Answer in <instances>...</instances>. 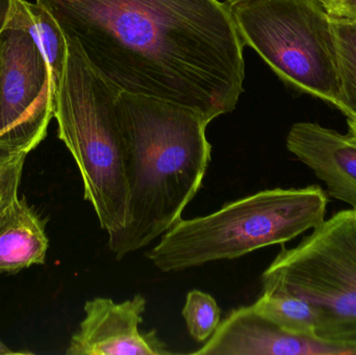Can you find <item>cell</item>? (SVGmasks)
<instances>
[{"label":"cell","instance_id":"obj_1","mask_svg":"<svg viewBox=\"0 0 356 355\" xmlns=\"http://www.w3.org/2000/svg\"><path fill=\"white\" fill-rule=\"evenodd\" d=\"M117 90L200 113L232 112L244 43L219 0H35Z\"/></svg>","mask_w":356,"mask_h":355},{"label":"cell","instance_id":"obj_2","mask_svg":"<svg viewBox=\"0 0 356 355\" xmlns=\"http://www.w3.org/2000/svg\"><path fill=\"white\" fill-rule=\"evenodd\" d=\"M117 110L125 141L129 221L108 237L120 261L181 220L198 193L211 158L209 124L192 108L121 92Z\"/></svg>","mask_w":356,"mask_h":355},{"label":"cell","instance_id":"obj_3","mask_svg":"<svg viewBox=\"0 0 356 355\" xmlns=\"http://www.w3.org/2000/svg\"><path fill=\"white\" fill-rule=\"evenodd\" d=\"M67 40L68 54L54 97L58 138L79 167L83 197L108 237L129 221L125 141L117 110L121 93Z\"/></svg>","mask_w":356,"mask_h":355},{"label":"cell","instance_id":"obj_4","mask_svg":"<svg viewBox=\"0 0 356 355\" xmlns=\"http://www.w3.org/2000/svg\"><path fill=\"white\" fill-rule=\"evenodd\" d=\"M327 204L320 185L264 190L207 216L181 219L146 256L166 273L234 260L313 231L325 221Z\"/></svg>","mask_w":356,"mask_h":355},{"label":"cell","instance_id":"obj_5","mask_svg":"<svg viewBox=\"0 0 356 355\" xmlns=\"http://www.w3.org/2000/svg\"><path fill=\"white\" fill-rule=\"evenodd\" d=\"M228 6L244 45L284 83L339 108L334 31L321 0H238Z\"/></svg>","mask_w":356,"mask_h":355},{"label":"cell","instance_id":"obj_6","mask_svg":"<svg viewBox=\"0 0 356 355\" xmlns=\"http://www.w3.org/2000/svg\"><path fill=\"white\" fill-rule=\"evenodd\" d=\"M263 292L288 294L319 314L317 339L356 331V213L341 210L296 247L282 250L261 275Z\"/></svg>","mask_w":356,"mask_h":355},{"label":"cell","instance_id":"obj_7","mask_svg":"<svg viewBox=\"0 0 356 355\" xmlns=\"http://www.w3.org/2000/svg\"><path fill=\"white\" fill-rule=\"evenodd\" d=\"M26 0H0V149L29 154L47 135L56 89Z\"/></svg>","mask_w":356,"mask_h":355},{"label":"cell","instance_id":"obj_8","mask_svg":"<svg viewBox=\"0 0 356 355\" xmlns=\"http://www.w3.org/2000/svg\"><path fill=\"white\" fill-rule=\"evenodd\" d=\"M146 299L137 294L117 304L97 297L86 302L85 318L71 338L69 355H169L156 331H140Z\"/></svg>","mask_w":356,"mask_h":355},{"label":"cell","instance_id":"obj_9","mask_svg":"<svg viewBox=\"0 0 356 355\" xmlns=\"http://www.w3.org/2000/svg\"><path fill=\"white\" fill-rule=\"evenodd\" d=\"M196 355H355L345 346L282 331L252 306L228 314Z\"/></svg>","mask_w":356,"mask_h":355},{"label":"cell","instance_id":"obj_10","mask_svg":"<svg viewBox=\"0 0 356 355\" xmlns=\"http://www.w3.org/2000/svg\"><path fill=\"white\" fill-rule=\"evenodd\" d=\"M286 143L289 151L325 183L332 198L356 208V141L349 133L315 122H297Z\"/></svg>","mask_w":356,"mask_h":355},{"label":"cell","instance_id":"obj_11","mask_svg":"<svg viewBox=\"0 0 356 355\" xmlns=\"http://www.w3.org/2000/svg\"><path fill=\"white\" fill-rule=\"evenodd\" d=\"M45 223L18 194L0 204V272H12L45 262Z\"/></svg>","mask_w":356,"mask_h":355},{"label":"cell","instance_id":"obj_12","mask_svg":"<svg viewBox=\"0 0 356 355\" xmlns=\"http://www.w3.org/2000/svg\"><path fill=\"white\" fill-rule=\"evenodd\" d=\"M252 306L282 331L297 337L317 339L319 314L305 300L288 294L263 292Z\"/></svg>","mask_w":356,"mask_h":355},{"label":"cell","instance_id":"obj_13","mask_svg":"<svg viewBox=\"0 0 356 355\" xmlns=\"http://www.w3.org/2000/svg\"><path fill=\"white\" fill-rule=\"evenodd\" d=\"M340 83L339 110L356 117V22L332 18Z\"/></svg>","mask_w":356,"mask_h":355},{"label":"cell","instance_id":"obj_14","mask_svg":"<svg viewBox=\"0 0 356 355\" xmlns=\"http://www.w3.org/2000/svg\"><path fill=\"white\" fill-rule=\"evenodd\" d=\"M27 8L31 16L29 31L45 56L56 92L64 73L68 54L66 37L54 17L43 6L37 2L31 3L27 1Z\"/></svg>","mask_w":356,"mask_h":355},{"label":"cell","instance_id":"obj_15","mask_svg":"<svg viewBox=\"0 0 356 355\" xmlns=\"http://www.w3.org/2000/svg\"><path fill=\"white\" fill-rule=\"evenodd\" d=\"M181 314L188 333L198 343L207 342L220 324L217 302L199 290L188 292Z\"/></svg>","mask_w":356,"mask_h":355},{"label":"cell","instance_id":"obj_16","mask_svg":"<svg viewBox=\"0 0 356 355\" xmlns=\"http://www.w3.org/2000/svg\"><path fill=\"white\" fill-rule=\"evenodd\" d=\"M26 156L0 149V204L18 194Z\"/></svg>","mask_w":356,"mask_h":355},{"label":"cell","instance_id":"obj_17","mask_svg":"<svg viewBox=\"0 0 356 355\" xmlns=\"http://www.w3.org/2000/svg\"><path fill=\"white\" fill-rule=\"evenodd\" d=\"M330 18L355 21L356 0H322Z\"/></svg>","mask_w":356,"mask_h":355},{"label":"cell","instance_id":"obj_18","mask_svg":"<svg viewBox=\"0 0 356 355\" xmlns=\"http://www.w3.org/2000/svg\"><path fill=\"white\" fill-rule=\"evenodd\" d=\"M323 341L345 346L348 349L353 350L356 355V331L328 336V337L324 338Z\"/></svg>","mask_w":356,"mask_h":355},{"label":"cell","instance_id":"obj_19","mask_svg":"<svg viewBox=\"0 0 356 355\" xmlns=\"http://www.w3.org/2000/svg\"><path fill=\"white\" fill-rule=\"evenodd\" d=\"M347 125L349 135L356 141V117H347Z\"/></svg>","mask_w":356,"mask_h":355},{"label":"cell","instance_id":"obj_20","mask_svg":"<svg viewBox=\"0 0 356 355\" xmlns=\"http://www.w3.org/2000/svg\"><path fill=\"white\" fill-rule=\"evenodd\" d=\"M17 352H12V350L8 349L1 341H0V354H15Z\"/></svg>","mask_w":356,"mask_h":355},{"label":"cell","instance_id":"obj_21","mask_svg":"<svg viewBox=\"0 0 356 355\" xmlns=\"http://www.w3.org/2000/svg\"><path fill=\"white\" fill-rule=\"evenodd\" d=\"M236 1H238V0H224V2H225L226 4H228V6H229V4L234 3V2H236Z\"/></svg>","mask_w":356,"mask_h":355},{"label":"cell","instance_id":"obj_22","mask_svg":"<svg viewBox=\"0 0 356 355\" xmlns=\"http://www.w3.org/2000/svg\"><path fill=\"white\" fill-rule=\"evenodd\" d=\"M355 213H356V208H355Z\"/></svg>","mask_w":356,"mask_h":355},{"label":"cell","instance_id":"obj_23","mask_svg":"<svg viewBox=\"0 0 356 355\" xmlns=\"http://www.w3.org/2000/svg\"><path fill=\"white\" fill-rule=\"evenodd\" d=\"M321 1H322V0H321Z\"/></svg>","mask_w":356,"mask_h":355}]
</instances>
